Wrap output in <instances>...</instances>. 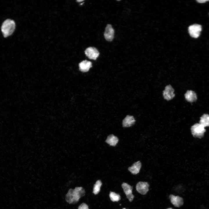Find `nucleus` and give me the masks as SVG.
Segmentation results:
<instances>
[{
	"mask_svg": "<svg viewBox=\"0 0 209 209\" xmlns=\"http://www.w3.org/2000/svg\"><path fill=\"white\" fill-rule=\"evenodd\" d=\"M122 209H126L125 208H123Z\"/></svg>",
	"mask_w": 209,
	"mask_h": 209,
	"instance_id": "5701e85b",
	"label": "nucleus"
},
{
	"mask_svg": "<svg viewBox=\"0 0 209 209\" xmlns=\"http://www.w3.org/2000/svg\"><path fill=\"white\" fill-rule=\"evenodd\" d=\"M78 209H89V208L87 204L83 203L79 206Z\"/></svg>",
	"mask_w": 209,
	"mask_h": 209,
	"instance_id": "6ab92c4d",
	"label": "nucleus"
},
{
	"mask_svg": "<svg viewBox=\"0 0 209 209\" xmlns=\"http://www.w3.org/2000/svg\"><path fill=\"white\" fill-rule=\"evenodd\" d=\"M114 30L111 25L109 24L107 25L104 33L105 39L108 41H111L113 39Z\"/></svg>",
	"mask_w": 209,
	"mask_h": 209,
	"instance_id": "1a4fd4ad",
	"label": "nucleus"
},
{
	"mask_svg": "<svg viewBox=\"0 0 209 209\" xmlns=\"http://www.w3.org/2000/svg\"><path fill=\"white\" fill-rule=\"evenodd\" d=\"M118 141V139L113 134L109 135L107 137L106 142L112 146H115Z\"/></svg>",
	"mask_w": 209,
	"mask_h": 209,
	"instance_id": "2eb2a0df",
	"label": "nucleus"
},
{
	"mask_svg": "<svg viewBox=\"0 0 209 209\" xmlns=\"http://www.w3.org/2000/svg\"><path fill=\"white\" fill-rule=\"evenodd\" d=\"M201 29V25L196 24L190 25L188 29L190 36L194 38H197L199 37Z\"/></svg>",
	"mask_w": 209,
	"mask_h": 209,
	"instance_id": "20e7f679",
	"label": "nucleus"
},
{
	"mask_svg": "<svg viewBox=\"0 0 209 209\" xmlns=\"http://www.w3.org/2000/svg\"><path fill=\"white\" fill-rule=\"evenodd\" d=\"M169 197L171 203L175 207H179L183 204V199L181 197L170 194Z\"/></svg>",
	"mask_w": 209,
	"mask_h": 209,
	"instance_id": "9d476101",
	"label": "nucleus"
},
{
	"mask_svg": "<svg viewBox=\"0 0 209 209\" xmlns=\"http://www.w3.org/2000/svg\"><path fill=\"white\" fill-rule=\"evenodd\" d=\"M149 185L148 183L140 181L137 184L136 189L137 191L142 194H145L149 190Z\"/></svg>",
	"mask_w": 209,
	"mask_h": 209,
	"instance_id": "6e6552de",
	"label": "nucleus"
},
{
	"mask_svg": "<svg viewBox=\"0 0 209 209\" xmlns=\"http://www.w3.org/2000/svg\"><path fill=\"white\" fill-rule=\"evenodd\" d=\"M86 56L89 59L96 60L99 55L97 49L94 47H89L85 51Z\"/></svg>",
	"mask_w": 209,
	"mask_h": 209,
	"instance_id": "423d86ee",
	"label": "nucleus"
},
{
	"mask_svg": "<svg viewBox=\"0 0 209 209\" xmlns=\"http://www.w3.org/2000/svg\"><path fill=\"white\" fill-rule=\"evenodd\" d=\"M174 92V89L171 85L167 86L163 91V94L164 98L167 100H172L175 96Z\"/></svg>",
	"mask_w": 209,
	"mask_h": 209,
	"instance_id": "39448f33",
	"label": "nucleus"
},
{
	"mask_svg": "<svg viewBox=\"0 0 209 209\" xmlns=\"http://www.w3.org/2000/svg\"><path fill=\"white\" fill-rule=\"evenodd\" d=\"M122 187L127 198L130 201H132L134 197V196L132 193V187L125 183H122Z\"/></svg>",
	"mask_w": 209,
	"mask_h": 209,
	"instance_id": "0eeeda50",
	"label": "nucleus"
},
{
	"mask_svg": "<svg viewBox=\"0 0 209 209\" xmlns=\"http://www.w3.org/2000/svg\"><path fill=\"white\" fill-rule=\"evenodd\" d=\"M109 196L111 200L113 202L118 201L120 199V195L114 192H111Z\"/></svg>",
	"mask_w": 209,
	"mask_h": 209,
	"instance_id": "a211bd4d",
	"label": "nucleus"
},
{
	"mask_svg": "<svg viewBox=\"0 0 209 209\" xmlns=\"http://www.w3.org/2000/svg\"><path fill=\"white\" fill-rule=\"evenodd\" d=\"M185 97L186 100L190 102H193L197 99L196 93L192 90L188 91L185 94Z\"/></svg>",
	"mask_w": 209,
	"mask_h": 209,
	"instance_id": "4468645a",
	"label": "nucleus"
},
{
	"mask_svg": "<svg viewBox=\"0 0 209 209\" xmlns=\"http://www.w3.org/2000/svg\"><path fill=\"white\" fill-rule=\"evenodd\" d=\"M83 1V0H77V2H82V1Z\"/></svg>",
	"mask_w": 209,
	"mask_h": 209,
	"instance_id": "412c9836",
	"label": "nucleus"
},
{
	"mask_svg": "<svg viewBox=\"0 0 209 209\" xmlns=\"http://www.w3.org/2000/svg\"><path fill=\"white\" fill-rule=\"evenodd\" d=\"M135 121L133 116L129 115H127L122 121L123 126L124 127H131L134 124Z\"/></svg>",
	"mask_w": 209,
	"mask_h": 209,
	"instance_id": "f8f14e48",
	"label": "nucleus"
},
{
	"mask_svg": "<svg viewBox=\"0 0 209 209\" xmlns=\"http://www.w3.org/2000/svg\"><path fill=\"white\" fill-rule=\"evenodd\" d=\"M85 191L82 187H76L74 189H69L66 195V200L69 203H75L84 196Z\"/></svg>",
	"mask_w": 209,
	"mask_h": 209,
	"instance_id": "f257e3e1",
	"label": "nucleus"
},
{
	"mask_svg": "<svg viewBox=\"0 0 209 209\" xmlns=\"http://www.w3.org/2000/svg\"><path fill=\"white\" fill-rule=\"evenodd\" d=\"M191 131L194 137L201 138L203 137L206 130L203 125L199 123H197L191 127Z\"/></svg>",
	"mask_w": 209,
	"mask_h": 209,
	"instance_id": "7ed1b4c3",
	"label": "nucleus"
},
{
	"mask_svg": "<svg viewBox=\"0 0 209 209\" xmlns=\"http://www.w3.org/2000/svg\"><path fill=\"white\" fill-rule=\"evenodd\" d=\"M79 69L82 72H88L92 67V62L86 60H83L79 64Z\"/></svg>",
	"mask_w": 209,
	"mask_h": 209,
	"instance_id": "9b49d317",
	"label": "nucleus"
},
{
	"mask_svg": "<svg viewBox=\"0 0 209 209\" xmlns=\"http://www.w3.org/2000/svg\"><path fill=\"white\" fill-rule=\"evenodd\" d=\"M167 209H173L172 208H167Z\"/></svg>",
	"mask_w": 209,
	"mask_h": 209,
	"instance_id": "4be33fe9",
	"label": "nucleus"
},
{
	"mask_svg": "<svg viewBox=\"0 0 209 209\" xmlns=\"http://www.w3.org/2000/svg\"><path fill=\"white\" fill-rule=\"evenodd\" d=\"M15 28V21L10 19H7L2 23L1 29L3 36L8 37L13 33Z\"/></svg>",
	"mask_w": 209,
	"mask_h": 209,
	"instance_id": "f03ea898",
	"label": "nucleus"
},
{
	"mask_svg": "<svg viewBox=\"0 0 209 209\" xmlns=\"http://www.w3.org/2000/svg\"><path fill=\"white\" fill-rule=\"evenodd\" d=\"M141 165L140 162L138 161L134 163L131 166L129 167L128 170L132 174H136L139 172Z\"/></svg>",
	"mask_w": 209,
	"mask_h": 209,
	"instance_id": "ddd939ff",
	"label": "nucleus"
},
{
	"mask_svg": "<svg viewBox=\"0 0 209 209\" xmlns=\"http://www.w3.org/2000/svg\"><path fill=\"white\" fill-rule=\"evenodd\" d=\"M199 123L204 127L209 126V115L204 114L200 118Z\"/></svg>",
	"mask_w": 209,
	"mask_h": 209,
	"instance_id": "dca6fc26",
	"label": "nucleus"
},
{
	"mask_svg": "<svg viewBox=\"0 0 209 209\" xmlns=\"http://www.w3.org/2000/svg\"><path fill=\"white\" fill-rule=\"evenodd\" d=\"M197 1L199 3H205L206 1H209L208 0H197Z\"/></svg>",
	"mask_w": 209,
	"mask_h": 209,
	"instance_id": "aec40b11",
	"label": "nucleus"
},
{
	"mask_svg": "<svg viewBox=\"0 0 209 209\" xmlns=\"http://www.w3.org/2000/svg\"><path fill=\"white\" fill-rule=\"evenodd\" d=\"M102 185V183L100 180H97L94 185L93 193L95 194L98 193L100 191V187Z\"/></svg>",
	"mask_w": 209,
	"mask_h": 209,
	"instance_id": "f3484780",
	"label": "nucleus"
}]
</instances>
